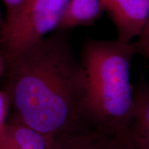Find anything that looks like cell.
Segmentation results:
<instances>
[{"label":"cell","mask_w":149,"mask_h":149,"mask_svg":"<svg viewBox=\"0 0 149 149\" xmlns=\"http://www.w3.org/2000/svg\"><path fill=\"white\" fill-rule=\"evenodd\" d=\"M2 70H3V58L0 56V73L2 72Z\"/></svg>","instance_id":"14"},{"label":"cell","mask_w":149,"mask_h":149,"mask_svg":"<svg viewBox=\"0 0 149 149\" xmlns=\"http://www.w3.org/2000/svg\"><path fill=\"white\" fill-rule=\"evenodd\" d=\"M116 133L107 132L86 121L54 136L52 149H112Z\"/></svg>","instance_id":"5"},{"label":"cell","mask_w":149,"mask_h":149,"mask_svg":"<svg viewBox=\"0 0 149 149\" xmlns=\"http://www.w3.org/2000/svg\"><path fill=\"white\" fill-rule=\"evenodd\" d=\"M6 61L7 91L20 121L52 137L87 121L85 70L65 36L43 37Z\"/></svg>","instance_id":"1"},{"label":"cell","mask_w":149,"mask_h":149,"mask_svg":"<svg viewBox=\"0 0 149 149\" xmlns=\"http://www.w3.org/2000/svg\"><path fill=\"white\" fill-rule=\"evenodd\" d=\"M100 5L114 24L117 40L123 42L138 38L149 18V0H100Z\"/></svg>","instance_id":"4"},{"label":"cell","mask_w":149,"mask_h":149,"mask_svg":"<svg viewBox=\"0 0 149 149\" xmlns=\"http://www.w3.org/2000/svg\"><path fill=\"white\" fill-rule=\"evenodd\" d=\"M133 135L149 149V86L142 85L133 93V109L127 128Z\"/></svg>","instance_id":"7"},{"label":"cell","mask_w":149,"mask_h":149,"mask_svg":"<svg viewBox=\"0 0 149 149\" xmlns=\"http://www.w3.org/2000/svg\"><path fill=\"white\" fill-rule=\"evenodd\" d=\"M54 137L29 127L16 117L8 122L0 149H52Z\"/></svg>","instance_id":"6"},{"label":"cell","mask_w":149,"mask_h":149,"mask_svg":"<svg viewBox=\"0 0 149 149\" xmlns=\"http://www.w3.org/2000/svg\"><path fill=\"white\" fill-rule=\"evenodd\" d=\"M3 1L7 8V11H9L20 5L25 0H3Z\"/></svg>","instance_id":"12"},{"label":"cell","mask_w":149,"mask_h":149,"mask_svg":"<svg viewBox=\"0 0 149 149\" xmlns=\"http://www.w3.org/2000/svg\"><path fill=\"white\" fill-rule=\"evenodd\" d=\"M133 43L91 40L83 49L85 73V117L89 123L116 133L128 128L133 109L131 63Z\"/></svg>","instance_id":"2"},{"label":"cell","mask_w":149,"mask_h":149,"mask_svg":"<svg viewBox=\"0 0 149 149\" xmlns=\"http://www.w3.org/2000/svg\"><path fill=\"white\" fill-rule=\"evenodd\" d=\"M101 11L100 0H70L58 29L88 25L95 21Z\"/></svg>","instance_id":"8"},{"label":"cell","mask_w":149,"mask_h":149,"mask_svg":"<svg viewBox=\"0 0 149 149\" xmlns=\"http://www.w3.org/2000/svg\"><path fill=\"white\" fill-rule=\"evenodd\" d=\"M10 106V98L8 91H0V143L5 133L8 123L7 117Z\"/></svg>","instance_id":"10"},{"label":"cell","mask_w":149,"mask_h":149,"mask_svg":"<svg viewBox=\"0 0 149 149\" xmlns=\"http://www.w3.org/2000/svg\"><path fill=\"white\" fill-rule=\"evenodd\" d=\"M70 0H25L7 11L0 29L5 61L58 28Z\"/></svg>","instance_id":"3"},{"label":"cell","mask_w":149,"mask_h":149,"mask_svg":"<svg viewBox=\"0 0 149 149\" xmlns=\"http://www.w3.org/2000/svg\"><path fill=\"white\" fill-rule=\"evenodd\" d=\"M112 149H147L128 128L115 134Z\"/></svg>","instance_id":"9"},{"label":"cell","mask_w":149,"mask_h":149,"mask_svg":"<svg viewBox=\"0 0 149 149\" xmlns=\"http://www.w3.org/2000/svg\"><path fill=\"white\" fill-rule=\"evenodd\" d=\"M133 46L135 48V52L141 54H143L144 50L149 47V18L143 32L138 37V40L136 41V42L133 43Z\"/></svg>","instance_id":"11"},{"label":"cell","mask_w":149,"mask_h":149,"mask_svg":"<svg viewBox=\"0 0 149 149\" xmlns=\"http://www.w3.org/2000/svg\"><path fill=\"white\" fill-rule=\"evenodd\" d=\"M143 54L145 56H147V58L148 59L149 61V47H148L144 50V52H143Z\"/></svg>","instance_id":"13"}]
</instances>
